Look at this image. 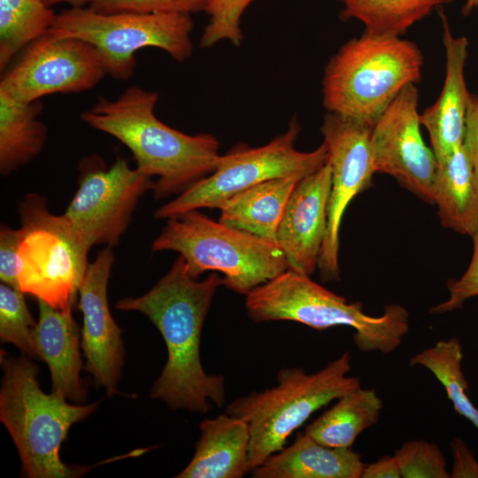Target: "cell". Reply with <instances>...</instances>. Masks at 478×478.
Wrapping results in <instances>:
<instances>
[{
  "instance_id": "6da1fadb",
  "label": "cell",
  "mask_w": 478,
  "mask_h": 478,
  "mask_svg": "<svg viewBox=\"0 0 478 478\" xmlns=\"http://www.w3.org/2000/svg\"><path fill=\"white\" fill-rule=\"evenodd\" d=\"M223 277L215 273L192 278L179 256L168 272L145 294L120 299V311L143 313L161 334L167 350L166 365L150 397L171 409L205 413L226 402L225 378L208 374L200 358V337L206 314Z\"/></svg>"
},
{
  "instance_id": "484cf974",
  "label": "cell",
  "mask_w": 478,
  "mask_h": 478,
  "mask_svg": "<svg viewBox=\"0 0 478 478\" xmlns=\"http://www.w3.org/2000/svg\"><path fill=\"white\" fill-rule=\"evenodd\" d=\"M342 17L360 21L366 32L401 35L443 0H337Z\"/></svg>"
},
{
  "instance_id": "f35d334b",
  "label": "cell",
  "mask_w": 478,
  "mask_h": 478,
  "mask_svg": "<svg viewBox=\"0 0 478 478\" xmlns=\"http://www.w3.org/2000/svg\"><path fill=\"white\" fill-rule=\"evenodd\" d=\"M443 1H444V3H445V2H449V1H451V0H443Z\"/></svg>"
},
{
  "instance_id": "ac0fdd59",
  "label": "cell",
  "mask_w": 478,
  "mask_h": 478,
  "mask_svg": "<svg viewBox=\"0 0 478 478\" xmlns=\"http://www.w3.org/2000/svg\"><path fill=\"white\" fill-rule=\"evenodd\" d=\"M39 320L35 342L39 358L49 366L52 393L72 402L85 399L86 389L81 379L80 329L72 310L61 311L37 299Z\"/></svg>"
},
{
  "instance_id": "d6a6232c",
  "label": "cell",
  "mask_w": 478,
  "mask_h": 478,
  "mask_svg": "<svg viewBox=\"0 0 478 478\" xmlns=\"http://www.w3.org/2000/svg\"><path fill=\"white\" fill-rule=\"evenodd\" d=\"M21 240L20 229L5 224L0 227V279L14 289H19L18 281L19 247ZM20 290V289H19Z\"/></svg>"
},
{
  "instance_id": "d6986e66",
  "label": "cell",
  "mask_w": 478,
  "mask_h": 478,
  "mask_svg": "<svg viewBox=\"0 0 478 478\" xmlns=\"http://www.w3.org/2000/svg\"><path fill=\"white\" fill-rule=\"evenodd\" d=\"M200 437L188 466L177 478H241L249 469V423L220 414L199 424Z\"/></svg>"
},
{
  "instance_id": "7a4b0ae2",
  "label": "cell",
  "mask_w": 478,
  "mask_h": 478,
  "mask_svg": "<svg viewBox=\"0 0 478 478\" xmlns=\"http://www.w3.org/2000/svg\"><path fill=\"white\" fill-rule=\"evenodd\" d=\"M158 100L157 92L130 86L116 99L100 97L81 118L122 143L132 152L135 168L156 178L151 191L156 199H163L212 173L221 155L215 136L188 135L158 120L154 111Z\"/></svg>"
},
{
  "instance_id": "74e56055",
  "label": "cell",
  "mask_w": 478,
  "mask_h": 478,
  "mask_svg": "<svg viewBox=\"0 0 478 478\" xmlns=\"http://www.w3.org/2000/svg\"><path fill=\"white\" fill-rule=\"evenodd\" d=\"M476 7H478V0H466L462 12L465 15H467Z\"/></svg>"
},
{
  "instance_id": "4dcf8cb0",
  "label": "cell",
  "mask_w": 478,
  "mask_h": 478,
  "mask_svg": "<svg viewBox=\"0 0 478 478\" xmlns=\"http://www.w3.org/2000/svg\"><path fill=\"white\" fill-rule=\"evenodd\" d=\"M208 0H94L89 8L101 13H182L204 11Z\"/></svg>"
},
{
  "instance_id": "e0dca14e",
  "label": "cell",
  "mask_w": 478,
  "mask_h": 478,
  "mask_svg": "<svg viewBox=\"0 0 478 478\" xmlns=\"http://www.w3.org/2000/svg\"><path fill=\"white\" fill-rule=\"evenodd\" d=\"M443 42L445 53V77L440 96L435 104L420 114L427 129L437 162L459 149L465 139L466 115L469 93L465 81L468 40L455 36L443 13Z\"/></svg>"
},
{
  "instance_id": "30bf717a",
  "label": "cell",
  "mask_w": 478,
  "mask_h": 478,
  "mask_svg": "<svg viewBox=\"0 0 478 478\" xmlns=\"http://www.w3.org/2000/svg\"><path fill=\"white\" fill-rule=\"evenodd\" d=\"M300 131L296 119L285 132L259 147H240L221 155L216 169L154 212L167 220L202 208H220L233 196L265 181L298 175L305 177L327 162L321 143L312 151H300L295 143Z\"/></svg>"
},
{
  "instance_id": "5b68a950",
  "label": "cell",
  "mask_w": 478,
  "mask_h": 478,
  "mask_svg": "<svg viewBox=\"0 0 478 478\" xmlns=\"http://www.w3.org/2000/svg\"><path fill=\"white\" fill-rule=\"evenodd\" d=\"M245 308L255 322L292 320L314 329L346 326L363 352L389 354L409 331V314L398 304L387 305L381 316L364 312L359 302H348L309 275L287 269L247 294Z\"/></svg>"
},
{
  "instance_id": "2e32d148",
  "label": "cell",
  "mask_w": 478,
  "mask_h": 478,
  "mask_svg": "<svg viewBox=\"0 0 478 478\" xmlns=\"http://www.w3.org/2000/svg\"><path fill=\"white\" fill-rule=\"evenodd\" d=\"M331 171L324 166L302 178L291 193L275 241L288 268L311 276L318 267L328 227Z\"/></svg>"
},
{
  "instance_id": "277c9868",
  "label": "cell",
  "mask_w": 478,
  "mask_h": 478,
  "mask_svg": "<svg viewBox=\"0 0 478 478\" xmlns=\"http://www.w3.org/2000/svg\"><path fill=\"white\" fill-rule=\"evenodd\" d=\"M418 46L399 35L366 32L330 58L322 80L328 112L373 127L396 96L421 77Z\"/></svg>"
},
{
  "instance_id": "8992f818",
  "label": "cell",
  "mask_w": 478,
  "mask_h": 478,
  "mask_svg": "<svg viewBox=\"0 0 478 478\" xmlns=\"http://www.w3.org/2000/svg\"><path fill=\"white\" fill-rule=\"evenodd\" d=\"M166 220L151 251L178 252L192 278L217 271L224 276L223 285L246 296L288 269L285 255L275 241L215 221L199 210Z\"/></svg>"
},
{
  "instance_id": "f1b7e54d",
  "label": "cell",
  "mask_w": 478,
  "mask_h": 478,
  "mask_svg": "<svg viewBox=\"0 0 478 478\" xmlns=\"http://www.w3.org/2000/svg\"><path fill=\"white\" fill-rule=\"evenodd\" d=\"M254 0H208L204 12L209 16L199 40V46L211 48L221 41L240 46L243 35L241 19Z\"/></svg>"
},
{
  "instance_id": "cb8c5ba5",
  "label": "cell",
  "mask_w": 478,
  "mask_h": 478,
  "mask_svg": "<svg viewBox=\"0 0 478 478\" xmlns=\"http://www.w3.org/2000/svg\"><path fill=\"white\" fill-rule=\"evenodd\" d=\"M382 407L374 389L360 386L337 398L335 405L305 427V433L326 446L351 448L365 429L377 423Z\"/></svg>"
},
{
  "instance_id": "ba28073f",
  "label": "cell",
  "mask_w": 478,
  "mask_h": 478,
  "mask_svg": "<svg viewBox=\"0 0 478 478\" xmlns=\"http://www.w3.org/2000/svg\"><path fill=\"white\" fill-rule=\"evenodd\" d=\"M21 240L18 281L24 294L61 310H72L88 266V247L44 197L30 193L19 204Z\"/></svg>"
},
{
  "instance_id": "603a6c76",
  "label": "cell",
  "mask_w": 478,
  "mask_h": 478,
  "mask_svg": "<svg viewBox=\"0 0 478 478\" xmlns=\"http://www.w3.org/2000/svg\"><path fill=\"white\" fill-rule=\"evenodd\" d=\"M39 101L21 103L0 93V172L6 176L28 164L44 147L48 129Z\"/></svg>"
},
{
  "instance_id": "7402d4cb",
  "label": "cell",
  "mask_w": 478,
  "mask_h": 478,
  "mask_svg": "<svg viewBox=\"0 0 478 478\" xmlns=\"http://www.w3.org/2000/svg\"><path fill=\"white\" fill-rule=\"evenodd\" d=\"M433 199L444 227L469 235L478 227V190L464 145L437 162Z\"/></svg>"
},
{
  "instance_id": "836d02e7",
  "label": "cell",
  "mask_w": 478,
  "mask_h": 478,
  "mask_svg": "<svg viewBox=\"0 0 478 478\" xmlns=\"http://www.w3.org/2000/svg\"><path fill=\"white\" fill-rule=\"evenodd\" d=\"M470 159L478 190V96L469 95L463 143Z\"/></svg>"
},
{
  "instance_id": "44dd1931",
  "label": "cell",
  "mask_w": 478,
  "mask_h": 478,
  "mask_svg": "<svg viewBox=\"0 0 478 478\" xmlns=\"http://www.w3.org/2000/svg\"><path fill=\"white\" fill-rule=\"evenodd\" d=\"M302 178L289 175L270 179L233 196L219 208V220L236 229L275 241L289 198Z\"/></svg>"
},
{
  "instance_id": "1f68e13d",
  "label": "cell",
  "mask_w": 478,
  "mask_h": 478,
  "mask_svg": "<svg viewBox=\"0 0 478 478\" xmlns=\"http://www.w3.org/2000/svg\"><path fill=\"white\" fill-rule=\"evenodd\" d=\"M470 236L473 241V255L466 271L459 279L448 281V299L432 307L431 313H444L460 309L466 300L478 296V227Z\"/></svg>"
},
{
  "instance_id": "d590c367",
  "label": "cell",
  "mask_w": 478,
  "mask_h": 478,
  "mask_svg": "<svg viewBox=\"0 0 478 478\" xmlns=\"http://www.w3.org/2000/svg\"><path fill=\"white\" fill-rule=\"evenodd\" d=\"M401 473L396 458L383 456L376 462L365 465L361 478H400Z\"/></svg>"
},
{
  "instance_id": "7c38bea8",
  "label": "cell",
  "mask_w": 478,
  "mask_h": 478,
  "mask_svg": "<svg viewBox=\"0 0 478 478\" xmlns=\"http://www.w3.org/2000/svg\"><path fill=\"white\" fill-rule=\"evenodd\" d=\"M107 74L90 43L49 32L24 49L19 60L0 81V93L21 103L51 94L89 90Z\"/></svg>"
},
{
  "instance_id": "8fae6325",
  "label": "cell",
  "mask_w": 478,
  "mask_h": 478,
  "mask_svg": "<svg viewBox=\"0 0 478 478\" xmlns=\"http://www.w3.org/2000/svg\"><path fill=\"white\" fill-rule=\"evenodd\" d=\"M78 189L62 216L88 247H113L154 181L122 158L106 168L97 156L89 157L81 162Z\"/></svg>"
},
{
  "instance_id": "5bb4252c",
  "label": "cell",
  "mask_w": 478,
  "mask_h": 478,
  "mask_svg": "<svg viewBox=\"0 0 478 478\" xmlns=\"http://www.w3.org/2000/svg\"><path fill=\"white\" fill-rule=\"evenodd\" d=\"M419 91L409 84L372 127L370 149L375 173L394 177L421 199L433 204L437 160L421 136Z\"/></svg>"
},
{
  "instance_id": "8d00e7d4",
  "label": "cell",
  "mask_w": 478,
  "mask_h": 478,
  "mask_svg": "<svg viewBox=\"0 0 478 478\" xmlns=\"http://www.w3.org/2000/svg\"><path fill=\"white\" fill-rule=\"evenodd\" d=\"M42 3L50 6V4H55L58 3H67L70 4L73 7H81L87 4H91L94 0H41Z\"/></svg>"
},
{
  "instance_id": "4fadbf2b",
  "label": "cell",
  "mask_w": 478,
  "mask_h": 478,
  "mask_svg": "<svg viewBox=\"0 0 478 478\" xmlns=\"http://www.w3.org/2000/svg\"><path fill=\"white\" fill-rule=\"evenodd\" d=\"M371 126L334 112L324 116L320 132L331 171L328 227L318 267L323 281L340 279L339 234L351 201L372 183Z\"/></svg>"
},
{
  "instance_id": "4316f807",
  "label": "cell",
  "mask_w": 478,
  "mask_h": 478,
  "mask_svg": "<svg viewBox=\"0 0 478 478\" xmlns=\"http://www.w3.org/2000/svg\"><path fill=\"white\" fill-rule=\"evenodd\" d=\"M463 351L459 338L440 340L412 356L409 364L428 369L443 386L455 411L478 428V408L469 398L462 370Z\"/></svg>"
},
{
  "instance_id": "f546056e",
  "label": "cell",
  "mask_w": 478,
  "mask_h": 478,
  "mask_svg": "<svg viewBox=\"0 0 478 478\" xmlns=\"http://www.w3.org/2000/svg\"><path fill=\"white\" fill-rule=\"evenodd\" d=\"M404 478H450L440 448L425 440L405 442L395 451Z\"/></svg>"
},
{
  "instance_id": "52a82bcc",
  "label": "cell",
  "mask_w": 478,
  "mask_h": 478,
  "mask_svg": "<svg viewBox=\"0 0 478 478\" xmlns=\"http://www.w3.org/2000/svg\"><path fill=\"white\" fill-rule=\"evenodd\" d=\"M351 360L346 351L312 374L301 367L281 368L277 385L238 397L227 406V414L249 423L250 471L281 450L314 412L361 386L358 377L349 375Z\"/></svg>"
},
{
  "instance_id": "9c48e42d",
  "label": "cell",
  "mask_w": 478,
  "mask_h": 478,
  "mask_svg": "<svg viewBox=\"0 0 478 478\" xmlns=\"http://www.w3.org/2000/svg\"><path fill=\"white\" fill-rule=\"evenodd\" d=\"M192 29L190 14L101 13L73 7L57 14L49 33L90 43L107 74L126 81L134 74L135 53L141 49H160L178 62L189 58L193 52Z\"/></svg>"
},
{
  "instance_id": "ffe728a7",
  "label": "cell",
  "mask_w": 478,
  "mask_h": 478,
  "mask_svg": "<svg viewBox=\"0 0 478 478\" xmlns=\"http://www.w3.org/2000/svg\"><path fill=\"white\" fill-rule=\"evenodd\" d=\"M364 466L351 448L326 446L304 432L251 472L254 478H361Z\"/></svg>"
},
{
  "instance_id": "d4e9b609",
  "label": "cell",
  "mask_w": 478,
  "mask_h": 478,
  "mask_svg": "<svg viewBox=\"0 0 478 478\" xmlns=\"http://www.w3.org/2000/svg\"><path fill=\"white\" fill-rule=\"evenodd\" d=\"M57 14L41 0H0V71L14 56L47 34Z\"/></svg>"
},
{
  "instance_id": "3957f363",
  "label": "cell",
  "mask_w": 478,
  "mask_h": 478,
  "mask_svg": "<svg viewBox=\"0 0 478 478\" xmlns=\"http://www.w3.org/2000/svg\"><path fill=\"white\" fill-rule=\"evenodd\" d=\"M4 377L0 420L19 451L23 473L30 478H70L89 471L64 463L59 451L70 428L89 416L97 403L72 405L40 388L38 367L28 358L1 351Z\"/></svg>"
},
{
  "instance_id": "83f0119b",
  "label": "cell",
  "mask_w": 478,
  "mask_h": 478,
  "mask_svg": "<svg viewBox=\"0 0 478 478\" xmlns=\"http://www.w3.org/2000/svg\"><path fill=\"white\" fill-rule=\"evenodd\" d=\"M36 323L27 306L24 293L5 283L0 284V336L23 353L39 358L35 342Z\"/></svg>"
},
{
  "instance_id": "9a60e30c",
  "label": "cell",
  "mask_w": 478,
  "mask_h": 478,
  "mask_svg": "<svg viewBox=\"0 0 478 478\" xmlns=\"http://www.w3.org/2000/svg\"><path fill=\"white\" fill-rule=\"evenodd\" d=\"M113 262L112 247L107 246L89 264L78 293L83 319L81 345L86 370L108 396L118 392L125 355L122 330L114 321L107 301Z\"/></svg>"
},
{
  "instance_id": "e575fe53",
  "label": "cell",
  "mask_w": 478,
  "mask_h": 478,
  "mask_svg": "<svg viewBox=\"0 0 478 478\" xmlns=\"http://www.w3.org/2000/svg\"><path fill=\"white\" fill-rule=\"evenodd\" d=\"M453 459L451 478H478V461L461 438L451 442Z\"/></svg>"
}]
</instances>
